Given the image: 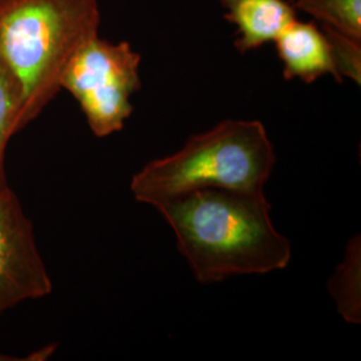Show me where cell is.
Segmentation results:
<instances>
[{
  "instance_id": "obj_1",
  "label": "cell",
  "mask_w": 361,
  "mask_h": 361,
  "mask_svg": "<svg viewBox=\"0 0 361 361\" xmlns=\"http://www.w3.org/2000/svg\"><path fill=\"white\" fill-rule=\"evenodd\" d=\"M201 284L283 271L292 244L273 224L264 192L204 189L157 207Z\"/></svg>"
},
{
  "instance_id": "obj_2",
  "label": "cell",
  "mask_w": 361,
  "mask_h": 361,
  "mask_svg": "<svg viewBox=\"0 0 361 361\" xmlns=\"http://www.w3.org/2000/svg\"><path fill=\"white\" fill-rule=\"evenodd\" d=\"M99 25L98 0H0V59L22 95L18 133L62 90L70 59Z\"/></svg>"
},
{
  "instance_id": "obj_3",
  "label": "cell",
  "mask_w": 361,
  "mask_h": 361,
  "mask_svg": "<svg viewBox=\"0 0 361 361\" xmlns=\"http://www.w3.org/2000/svg\"><path fill=\"white\" fill-rule=\"evenodd\" d=\"M276 165V152L259 121L226 119L192 135L178 152L146 164L130 190L150 207L204 189L264 192Z\"/></svg>"
},
{
  "instance_id": "obj_4",
  "label": "cell",
  "mask_w": 361,
  "mask_h": 361,
  "mask_svg": "<svg viewBox=\"0 0 361 361\" xmlns=\"http://www.w3.org/2000/svg\"><path fill=\"white\" fill-rule=\"evenodd\" d=\"M141 59L129 42L114 43L99 35L70 59L61 86L75 98L95 137L125 128L134 110L131 97L142 87Z\"/></svg>"
},
{
  "instance_id": "obj_5",
  "label": "cell",
  "mask_w": 361,
  "mask_h": 361,
  "mask_svg": "<svg viewBox=\"0 0 361 361\" xmlns=\"http://www.w3.org/2000/svg\"><path fill=\"white\" fill-rule=\"evenodd\" d=\"M52 283L34 228L13 190L0 188V314L27 300L49 296Z\"/></svg>"
},
{
  "instance_id": "obj_6",
  "label": "cell",
  "mask_w": 361,
  "mask_h": 361,
  "mask_svg": "<svg viewBox=\"0 0 361 361\" xmlns=\"http://www.w3.org/2000/svg\"><path fill=\"white\" fill-rule=\"evenodd\" d=\"M277 55L283 63L285 79H300L313 83L324 75L337 82L331 49L323 31L314 23L295 20L274 40Z\"/></svg>"
},
{
  "instance_id": "obj_7",
  "label": "cell",
  "mask_w": 361,
  "mask_h": 361,
  "mask_svg": "<svg viewBox=\"0 0 361 361\" xmlns=\"http://www.w3.org/2000/svg\"><path fill=\"white\" fill-rule=\"evenodd\" d=\"M225 19L235 26V49L245 54L274 42L296 20V8L286 0H219Z\"/></svg>"
},
{
  "instance_id": "obj_8",
  "label": "cell",
  "mask_w": 361,
  "mask_h": 361,
  "mask_svg": "<svg viewBox=\"0 0 361 361\" xmlns=\"http://www.w3.org/2000/svg\"><path fill=\"white\" fill-rule=\"evenodd\" d=\"M338 313L349 323H360V240H352L344 261L331 280Z\"/></svg>"
},
{
  "instance_id": "obj_9",
  "label": "cell",
  "mask_w": 361,
  "mask_h": 361,
  "mask_svg": "<svg viewBox=\"0 0 361 361\" xmlns=\"http://www.w3.org/2000/svg\"><path fill=\"white\" fill-rule=\"evenodd\" d=\"M293 6L324 26L361 40V0H296Z\"/></svg>"
},
{
  "instance_id": "obj_10",
  "label": "cell",
  "mask_w": 361,
  "mask_h": 361,
  "mask_svg": "<svg viewBox=\"0 0 361 361\" xmlns=\"http://www.w3.org/2000/svg\"><path fill=\"white\" fill-rule=\"evenodd\" d=\"M22 107L19 85L8 67L0 59V188L7 185L4 176V154L10 138L18 133Z\"/></svg>"
},
{
  "instance_id": "obj_11",
  "label": "cell",
  "mask_w": 361,
  "mask_h": 361,
  "mask_svg": "<svg viewBox=\"0 0 361 361\" xmlns=\"http://www.w3.org/2000/svg\"><path fill=\"white\" fill-rule=\"evenodd\" d=\"M322 26V31L331 49L336 74L340 82L343 78H348L360 85L361 40L348 37L332 27Z\"/></svg>"
},
{
  "instance_id": "obj_12",
  "label": "cell",
  "mask_w": 361,
  "mask_h": 361,
  "mask_svg": "<svg viewBox=\"0 0 361 361\" xmlns=\"http://www.w3.org/2000/svg\"><path fill=\"white\" fill-rule=\"evenodd\" d=\"M13 360V357H8V356H4L0 353V361H10Z\"/></svg>"
}]
</instances>
